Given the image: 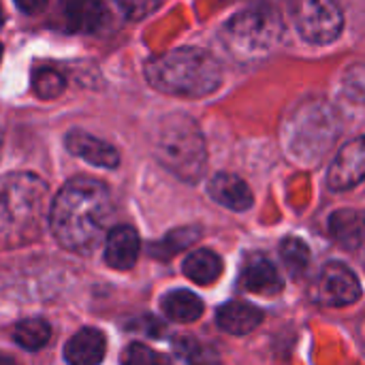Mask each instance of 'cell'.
Wrapping results in <instances>:
<instances>
[{
    "mask_svg": "<svg viewBox=\"0 0 365 365\" xmlns=\"http://www.w3.org/2000/svg\"><path fill=\"white\" fill-rule=\"evenodd\" d=\"M111 214L109 188L92 178H75L51 201L49 229L62 248L90 255L105 237Z\"/></svg>",
    "mask_w": 365,
    "mask_h": 365,
    "instance_id": "cell-1",
    "label": "cell"
},
{
    "mask_svg": "<svg viewBox=\"0 0 365 365\" xmlns=\"http://www.w3.org/2000/svg\"><path fill=\"white\" fill-rule=\"evenodd\" d=\"M49 188L34 173L0 178V248H21L43 233L49 220Z\"/></svg>",
    "mask_w": 365,
    "mask_h": 365,
    "instance_id": "cell-2",
    "label": "cell"
},
{
    "mask_svg": "<svg viewBox=\"0 0 365 365\" xmlns=\"http://www.w3.org/2000/svg\"><path fill=\"white\" fill-rule=\"evenodd\" d=\"M148 81L171 96L201 98L222 83L220 62L201 47H178L145 64Z\"/></svg>",
    "mask_w": 365,
    "mask_h": 365,
    "instance_id": "cell-3",
    "label": "cell"
},
{
    "mask_svg": "<svg viewBox=\"0 0 365 365\" xmlns=\"http://www.w3.org/2000/svg\"><path fill=\"white\" fill-rule=\"evenodd\" d=\"M154 154L158 163L182 182L195 184L205 173V139L197 122L184 113H171L160 120L154 137Z\"/></svg>",
    "mask_w": 365,
    "mask_h": 365,
    "instance_id": "cell-4",
    "label": "cell"
},
{
    "mask_svg": "<svg viewBox=\"0 0 365 365\" xmlns=\"http://www.w3.org/2000/svg\"><path fill=\"white\" fill-rule=\"evenodd\" d=\"M282 26L267 9H252L237 13L225 26L227 47L242 60L265 53L280 36Z\"/></svg>",
    "mask_w": 365,
    "mask_h": 365,
    "instance_id": "cell-5",
    "label": "cell"
},
{
    "mask_svg": "<svg viewBox=\"0 0 365 365\" xmlns=\"http://www.w3.org/2000/svg\"><path fill=\"white\" fill-rule=\"evenodd\" d=\"M336 133L338 122L336 113L329 107L321 103H314L312 107H302L291 124V150L295 156L312 163V158L317 160L325 154L329 143L336 139Z\"/></svg>",
    "mask_w": 365,
    "mask_h": 365,
    "instance_id": "cell-6",
    "label": "cell"
},
{
    "mask_svg": "<svg viewBox=\"0 0 365 365\" xmlns=\"http://www.w3.org/2000/svg\"><path fill=\"white\" fill-rule=\"evenodd\" d=\"M293 15L299 34L317 45L336 41L344 28V13L338 0H295Z\"/></svg>",
    "mask_w": 365,
    "mask_h": 365,
    "instance_id": "cell-7",
    "label": "cell"
},
{
    "mask_svg": "<svg viewBox=\"0 0 365 365\" xmlns=\"http://www.w3.org/2000/svg\"><path fill=\"white\" fill-rule=\"evenodd\" d=\"M361 297V284L344 263H329L312 287V299L325 308H344Z\"/></svg>",
    "mask_w": 365,
    "mask_h": 365,
    "instance_id": "cell-8",
    "label": "cell"
},
{
    "mask_svg": "<svg viewBox=\"0 0 365 365\" xmlns=\"http://www.w3.org/2000/svg\"><path fill=\"white\" fill-rule=\"evenodd\" d=\"M365 180V135L346 143L331 160L327 182L334 190H349Z\"/></svg>",
    "mask_w": 365,
    "mask_h": 365,
    "instance_id": "cell-9",
    "label": "cell"
},
{
    "mask_svg": "<svg viewBox=\"0 0 365 365\" xmlns=\"http://www.w3.org/2000/svg\"><path fill=\"white\" fill-rule=\"evenodd\" d=\"M66 150L73 156H79L88 160L90 165L103 167V169H115L120 165V154L113 145H109L103 139L92 137L90 133L83 130H71L64 139Z\"/></svg>",
    "mask_w": 365,
    "mask_h": 365,
    "instance_id": "cell-10",
    "label": "cell"
},
{
    "mask_svg": "<svg viewBox=\"0 0 365 365\" xmlns=\"http://www.w3.org/2000/svg\"><path fill=\"white\" fill-rule=\"evenodd\" d=\"M139 248H141V240H139V233L133 227H126V225L115 227L107 235L105 261L113 269H120V272L130 269L137 263Z\"/></svg>",
    "mask_w": 365,
    "mask_h": 365,
    "instance_id": "cell-11",
    "label": "cell"
},
{
    "mask_svg": "<svg viewBox=\"0 0 365 365\" xmlns=\"http://www.w3.org/2000/svg\"><path fill=\"white\" fill-rule=\"evenodd\" d=\"M207 190L216 203H220L233 212H246L252 207V201H255L250 186L233 173H216L210 180Z\"/></svg>",
    "mask_w": 365,
    "mask_h": 365,
    "instance_id": "cell-12",
    "label": "cell"
},
{
    "mask_svg": "<svg viewBox=\"0 0 365 365\" xmlns=\"http://www.w3.org/2000/svg\"><path fill=\"white\" fill-rule=\"evenodd\" d=\"M107 340L103 331L86 327L77 331L64 346V359L73 365H94L101 364L105 357Z\"/></svg>",
    "mask_w": 365,
    "mask_h": 365,
    "instance_id": "cell-13",
    "label": "cell"
},
{
    "mask_svg": "<svg viewBox=\"0 0 365 365\" xmlns=\"http://www.w3.org/2000/svg\"><path fill=\"white\" fill-rule=\"evenodd\" d=\"M242 287L257 295H276L282 291L276 267L265 257H250L242 269Z\"/></svg>",
    "mask_w": 365,
    "mask_h": 365,
    "instance_id": "cell-14",
    "label": "cell"
},
{
    "mask_svg": "<svg viewBox=\"0 0 365 365\" xmlns=\"http://www.w3.org/2000/svg\"><path fill=\"white\" fill-rule=\"evenodd\" d=\"M218 327L233 336H246L263 323V312L250 304L231 302L218 310Z\"/></svg>",
    "mask_w": 365,
    "mask_h": 365,
    "instance_id": "cell-15",
    "label": "cell"
},
{
    "mask_svg": "<svg viewBox=\"0 0 365 365\" xmlns=\"http://www.w3.org/2000/svg\"><path fill=\"white\" fill-rule=\"evenodd\" d=\"M62 11L77 32H96L107 21V9L101 0H62Z\"/></svg>",
    "mask_w": 365,
    "mask_h": 365,
    "instance_id": "cell-16",
    "label": "cell"
},
{
    "mask_svg": "<svg viewBox=\"0 0 365 365\" xmlns=\"http://www.w3.org/2000/svg\"><path fill=\"white\" fill-rule=\"evenodd\" d=\"M329 229H331L334 240L346 250H355L364 244L365 218L355 210L336 212L329 220Z\"/></svg>",
    "mask_w": 365,
    "mask_h": 365,
    "instance_id": "cell-17",
    "label": "cell"
},
{
    "mask_svg": "<svg viewBox=\"0 0 365 365\" xmlns=\"http://www.w3.org/2000/svg\"><path fill=\"white\" fill-rule=\"evenodd\" d=\"M160 308L165 317L175 323H192L203 314V302L195 293L184 289L167 293L160 302Z\"/></svg>",
    "mask_w": 365,
    "mask_h": 365,
    "instance_id": "cell-18",
    "label": "cell"
},
{
    "mask_svg": "<svg viewBox=\"0 0 365 365\" xmlns=\"http://www.w3.org/2000/svg\"><path fill=\"white\" fill-rule=\"evenodd\" d=\"M222 274V259L205 248L195 250L184 261V276L197 284H212Z\"/></svg>",
    "mask_w": 365,
    "mask_h": 365,
    "instance_id": "cell-19",
    "label": "cell"
},
{
    "mask_svg": "<svg viewBox=\"0 0 365 365\" xmlns=\"http://www.w3.org/2000/svg\"><path fill=\"white\" fill-rule=\"evenodd\" d=\"M51 338V329L45 321L41 319H28L15 325L13 329V340L24 349V351H41Z\"/></svg>",
    "mask_w": 365,
    "mask_h": 365,
    "instance_id": "cell-20",
    "label": "cell"
},
{
    "mask_svg": "<svg viewBox=\"0 0 365 365\" xmlns=\"http://www.w3.org/2000/svg\"><path fill=\"white\" fill-rule=\"evenodd\" d=\"M199 235H201V233H199L197 229H192V227L175 229V231H171L160 244H156V246L152 248V255L158 257V259H171L175 252H180V250H184L186 246L195 244V242L199 240Z\"/></svg>",
    "mask_w": 365,
    "mask_h": 365,
    "instance_id": "cell-21",
    "label": "cell"
},
{
    "mask_svg": "<svg viewBox=\"0 0 365 365\" xmlns=\"http://www.w3.org/2000/svg\"><path fill=\"white\" fill-rule=\"evenodd\" d=\"M64 86H66V81L56 68L43 66L32 73V90L38 98H45V101L56 98L62 94Z\"/></svg>",
    "mask_w": 365,
    "mask_h": 365,
    "instance_id": "cell-22",
    "label": "cell"
},
{
    "mask_svg": "<svg viewBox=\"0 0 365 365\" xmlns=\"http://www.w3.org/2000/svg\"><path fill=\"white\" fill-rule=\"evenodd\" d=\"M280 257L287 263V267L291 269V274H302L308 267V263H310V250H308L306 242H302L297 237L282 240Z\"/></svg>",
    "mask_w": 365,
    "mask_h": 365,
    "instance_id": "cell-23",
    "label": "cell"
},
{
    "mask_svg": "<svg viewBox=\"0 0 365 365\" xmlns=\"http://www.w3.org/2000/svg\"><path fill=\"white\" fill-rule=\"evenodd\" d=\"M124 361L126 364H154V361H158V355L148 346L133 344V346H128V351L124 355Z\"/></svg>",
    "mask_w": 365,
    "mask_h": 365,
    "instance_id": "cell-24",
    "label": "cell"
},
{
    "mask_svg": "<svg viewBox=\"0 0 365 365\" xmlns=\"http://www.w3.org/2000/svg\"><path fill=\"white\" fill-rule=\"evenodd\" d=\"M156 2H158V0H120L124 13H126L128 17H141V15L150 13V11L156 6Z\"/></svg>",
    "mask_w": 365,
    "mask_h": 365,
    "instance_id": "cell-25",
    "label": "cell"
},
{
    "mask_svg": "<svg viewBox=\"0 0 365 365\" xmlns=\"http://www.w3.org/2000/svg\"><path fill=\"white\" fill-rule=\"evenodd\" d=\"M15 4H17L24 13L32 15V13H41V11L45 9L47 0H15Z\"/></svg>",
    "mask_w": 365,
    "mask_h": 365,
    "instance_id": "cell-26",
    "label": "cell"
},
{
    "mask_svg": "<svg viewBox=\"0 0 365 365\" xmlns=\"http://www.w3.org/2000/svg\"><path fill=\"white\" fill-rule=\"evenodd\" d=\"M2 19H4V13H2V6H0V24H2Z\"/></svg>",
    "mask_w": 365,
    "mask_h": 365,
    "instance_id": "cell-27",
    "label": "cell"
},
{
    "mask_svg": "<svg viewBox=\"0 0 365 365\" xmlns=\"http://www.w3.org/2000/svg\"><path fill=\"white\" fill-rule=\"evenodd\" d=\"M0 148H2V128H0Z\"/></svg>",
    "mask_w": 365,
    "mask_h": 365,
    "instance_id": "cell-28",
    "label": "cell"
},
{
    "mask_svg": "<svg viewBox=\"0 0 365 365\" xmlns=\"http://www.w3.org/2000/svg\"><path fill=\"white\" fill-rule=\"evenodd\" d=\"M0 58H2V45H0Z\"/></svg>",
    "mask_w": 365,
    "mask_h": 365,
    "instance_id": "cell-29",
    "label": "cell"
}]
</instances>
